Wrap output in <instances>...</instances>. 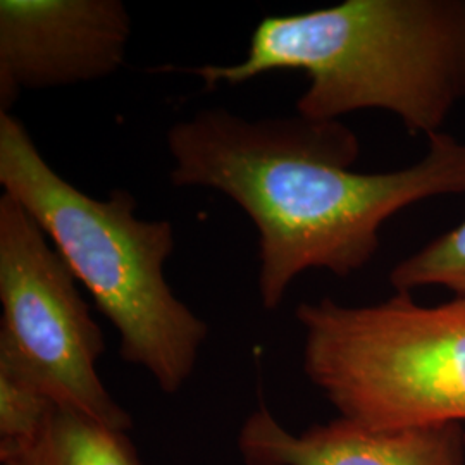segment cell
<instances>
[{"mask_svg": "<svg viewBox=\"0 0 465 465\" xmlns=\"http://www.w3.org/2000/svg\"><path fill=\"white\" fill-rule=\"evenodd\" d=\"M171 183L211 188L232 200L259 234V295L276 311L302 272L347 278L380 250L382 224L419 202L465 193V143L428 136L416 164L359 173L355 132L303 116L250 121L205 109L167 132Z\"/></svg>", "mask_w": 465, "mask_h": 465, "instance_id": "1", "label": "cell"}, {"mask_svg": "<svg viewBox=\"0 0 465 465\" xmlns=\"http://www.w3.org/2000/svg\"><path fill=\"white\" fill-rule=\"evenodd\" d=\"M300 69L309 86L299 116L340 121L378 109L411 134H440L465 102V0H347L290 16H266L243 61L188 67L205 90Z\"/></svg>", "mask_w": 465, "mask_h": 465, "instance_id": "2", "label": "cell"}, {"mask_svg": "<svg viewBox=\"0 0 465 465\" xmlns=\"http://www.w3.org/2000/svg\"><path fill=\"white\" fill-rule=\"evenodd\" d=\"M0 184L113 324L121 359L145 369L163 393L176 395L197 367L209 324L164 276L176 247L173 224L138 219L136 199L124 188L95 199L66 182L11 113H0Z\"/></svg>", "mask_w": 465, "mask_h": 465, "instance_id": "3", "label": "cell"}, {"mask_svg": "<svg viewBox=\"0 0 465 465\" xmlns=\"http://www.w3.org/2000/svg\"><path fill=\"white\" fill-rule=\"evenodd\" d=\"M303 372L340 417L376 431L465 422V297L419 305L303 302Z\"/></svg>", "mask_w": 465, "mask_h": 465, "instance_id": "4", "label": "cell"}, {"mask_svg": "<svg viewBox=\"0 0 465 465\" xmlns=\"http://www.w3.org/2000/svg\"><path fill=\"white\" fill-rule=\"evenodd\" d=\"M0 357L38 382L57 407L121 431L132 416L97 371L99 322L47 234L16 200L0 197Z\"/></svg>", "mask_w": 465, "mask_h": 465, "instance_id": "5", "label": "cell"}, {"mask_svg": "<svg viewBox=\"0 0 465 465\" xmlns=\"http://www.w3.org/2000/svg\"><path fill=\"white\" fill-rule=\"evenodd\" d=\"M130 38L121 0H0V113L23 92L114 74Z\"/></svg>", "mask_w": 465, "mask_h": 465, "instance_id": "6", "label": "cell"}, {"mask_svg": "<svg viewBox=\"0 0 465 465\" xmlns=\"http://www.w3.org/2000/svg\"><path fill=\"white\" fill-rule=\"evenodd\" d=\"M238 451L245 465H465V434L459 424L376 431L343 417L297 434L259 403Z\"/></svg>", "mask_w": 465, "mask_h": 465, "instance_id": "7", "label": "cell"}, {"mask_svg": "<svg viewBox=\"0 0 465 465\" xmlns=\"http://www.w3.org/2000/svg\"><path fill=\"white\" fill-rule=\"evenodd\" d=\"M0 465H143L128 431L55 409L25 441L0 445Z\"/></svg>", "mask_w": 465, "mask_h": 465, "instance_id": "8", "label": "cell"}, {"mask_svg": "<svg viewBox=\"0 0 465 465\" xmlns=\"http://www.w3.org/2000/svg\"><path fill=\"white\" fill-rule=\"evenodd\" d=\"M390 284L397 293L441 286L455 297H465V221L401 259L390 271Z\"/></svg>", "mask_w": 465, "mask_h": 465, "instance_id": "9", "label": "cell"}, {"mask_svg": "<svg viewBox=\"0 0 465 465\" xmlns=\"http://www.w3.org/2000/svg\"><path fill=\"white\" fill-rule=\"evenodd\" d=\"M59 409L15 362L0 357V445L28 440Z\"/></svg>", "mask_w": 465, "mask_h": 465, "instance_id": "10", "label": "cell"}]
</instances>
